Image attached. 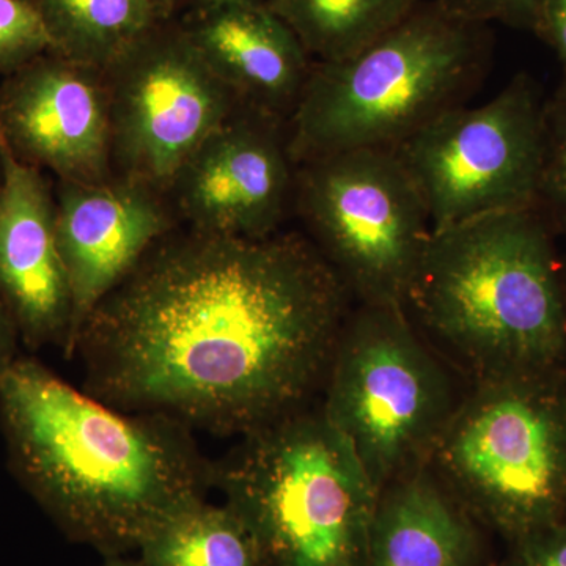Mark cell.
<instances>
[{
	"label": "cell",
	"mask_w": 566,
	"mask_h": 566,
	"mask_svg": "<svg viewBox=\"0 0 566 566\" xmlns=\"http://www.w3.org/2000/svg\"><path fill=\"white\" fill-rule=\"evenodd\" d=\"M354 300L300 232L174 229L82 326L85 392L126 412L248 434L326 381Z\"/></svg>",
	"instance_id": "cell-1"
},
{
	"label": "cell",
	"mask_w": 566,
	"mask_h": 566,
	"mask_svg": "<svg viewBox=\"0 0 566 566\" xmlns=\"http://www.w3.org/2000/svg\"><path fill=\"white\" fill-rule=\"evenodd\" d=\"M0 428L18 482L71 542L106 557L139 549L214 482L186 424L112 408L35 357L0 379Z\"/></svg>",
	"instance_id": "cell-2"
},
{
	"label": "cell",
	"mask_w": 566,
	"mask_h": 566,
	"mask_svg": "<svg viewBox=\"0 0 566 566\" xmlns=\"http://www.w3.org/2000/svg\"><path fill=\"white\" fill-rule=\"evenodd\" d=\"M551 230L542 212L521 210L431 234L403 308L472 385L562 371L564 268Z\"/></svg>",
	"instance_id": "cell-3"
},
{
	"label": "cell",
	"mask_w": 566,
	"mask_h": 566,
	"mask_svg": "<svg viewBox=\"0 0 566 566\" xmlns=\"http://www.w3.org/2000/svg\"><path fill=\"white\" fill-rule=\"evenodd\" d=\"M493 33L434 0L353 57L314 62L286 123L294 166L352 150H389L444 112L463 106L485 80Z\"/></svg>",
	"instance_id": "cell-4"
},
{
	"label": "cell",
	"mask_w": 566,
	"mask_h": 566,
	"mask_svg": "<svg viewBox=\"0 0 566 566\" xmlns=\"http://www.w3.org/2000/svg\"><path fill=\"white\" fill-rule=\"evenodd\" d=\"M214 483L263 566H364L379 493L322 408L244 434Z\"/></svg>",
	"instance_id": "cell-5"
},
{
	"label": "cell",
	"mask_w": 566,
	"mask_h": 566,
	"mask_svg": "<svg viewBox=\"0 0 566 566\" xmlns=\"http://www.w3.org/2000/svg\"><path fill=\"white\" fill-rule=\"evenodd\" d=\"M427 468L475 521L509 539L566 520V378L475 382Z\"/></svg>",
	"instance_id": "cell-6"
},
{
	"label": "cell",
	"mask_w": 566,
	"mask_h": 566,
	"mask_svg": "<svg viewBox=\"0 0 566 566\" xmlns=\"http://www.w3.org/2000/svg\"><path fill=\"white\" fill-rule=\"evenodd\" d=\"M324 389L323 415L378 493L427 465L460 401L403 305L354 304Z\"/></svg>",
	"instance_id": "cell-7"
},
{
	"label": "cell",
	"mask_w": 566,
	"mask_h": 566,
	"mask_svg": "<svg viewBox=\"0 0 566 566\" xmlns=\"http://www.w3.org/2000/svg\"><path fill=\"white\" fill-rule=\"evenodd\" d=\"M294 212L356 304L403 305L430 218L389 150H352L296 166Z\"/></svg>",
	"instance_id": "cell-8"
},
{
	"label": "cell",
	"mask_w": 566,
	"mask_h": 566,
	"mask_svg": "<svg viewBox=\"0 0 566 566\" xmlns=\"http://www.w3.org/2000/svg\"><path fill=\"white\" fill-rule=\"evenodd\" d=\"M546 102L528 74H516L490 102L453 107L395 148L433 233L497 212L536 210Z\"/></svg>",
	"instance_id": "cell-9"
},
{
	"label": "cell",
	"mask_w": 566,
	"mask_h": 566,
	"mask_svg": "<svg viewBox=\"0 0 566 566\" xmlns=\"http://www.w3.org/2000/svg\"><path fill=\"white\" fill-rule=\"evenodd\" d=\"M103 76L114 177L166 197L193 151L241 106L174 18L156 22Z\"/></svg>",
	"instance_id": "cell-10"
},
{
	"label": "cell",
	"mask_w": 566,
	"mask_h": 566,
	"mask_svg": "<svg viewBox=\"0 0 566 566\" xmlns=\"http://www.w3.org/2000/svg\"><path fill=\"white\" fill-rule=\"evenodd\" d=\"M294 186L286 123L240 106L193 151L167 199L182 227L263 238L281 232Z\"/></svg>",
	"instance_id": "cell-11"
},
{
	"label": "cell",
	"mask_w": 566,
	"mask_h": 566,
	"mask_svg": "<svg viewBox=\"0 0 566 566\" xmlns=\"http://www.w3.org/2000/svg\"><path fill=\"white\" fill-rule=\"evenodd\" d=\"M0 137L18 159L51 170L59 181L111 180L103 71L48 52L7 74L0 82Z\"/></svg>",
	"instance_id": "cell-12"
},
{
	"label": "cell",
	"mask_w": 566,
	"mask_h": 566,
	"mask_svg": "<svg viewBox=\"0 0 566 566\" xmlns=\"http://www.w3.org/2000/svg\"><path fill=\"white\" fill-rule=\"evenodd\" d=\"M177 222L169 199L147 186L117 177L93 185L59 181L55 233L73 304L66 357L96 305Z\"/></svg>",
	"instance_id": "cell-13"
},
{
	"label": "cell",
	"mask_w": 566,
	"mask_h": 566,
	"mask_svg": "<svg viewBox=\"0 0 566 566\" xmlns=\"http://www.w3.org/2000/svg\"><path fill=\"white\" fill-rule=\"evenodd\" d=\"M0 300L29 349L69 344L73 304L43 170L0 137Z\"/></svg>",
	"instance_id": "cell-14"
},
{
	"label": "cell",
	"mask_w": 566,
	"mask_h": 566,
	"mask_svg": "<svg viewBox=\"0 0 566 566\" xmlns=\"http://www.w3.org/2000/svg\"><path fill=\"white\" fill-rule=\"evenodd\" d=\"M181 25L241 106L289 123L314 61L266 3L200 7Z\"/></svg>",
	"instance_id": "cell-15"
},
{
	"label": "cell",
	"mask_w": 566,
	"mask_h": 566,
	"mask_svg": "<svg viewBox=\"0 0 566 566\" xmlns=\"http://www.w3.org/2000/svg\"><path fill=\"white\" fill-rule=\"evenodd\" d=\"M475 520L424 465L378 495L364 566H475Z\"/></svg>",
	"instance_id": "cell-16"
},
{
	"label": "cell",
	"mask_w": 566,
	"mask_h": 566,
	"mask_svg": "<svg viewBox=\"0 0 566 566\" xmlns=\"http://www.w3.org/2000/svg\"><path fill=\"white\" fill-rule=\"evenodd\" d=\"M51 52L104 71L163 21L151 0H33Z\"/></svg>",
	"instance_id": "cell-17"
},
{
	"label": "cell",
	"mask_w": 566,
	"mask_h": 566,
	"mask_svg": "<svg viewBox=\"0 0 566 566\" xmlns=\"http://www.w3.org/2000/svg\"><path fill=\"white\" fill-rule=\"evenodd\" d=\"M422 0H266L314 62H338L374 44Z\"/></svg>",
	"instance_id": "cell-18"
},
{
	"label": "cell",
	"mask_w": 566,
	"mask_h": 566,
	"mask_svg": "<svg viewBox=\"0 0 566 566\" xmlns=\"http://www.w3.org/2000/svg\"><path fill=\"white\" fill-rule=\"evenodd\" d=\"M144 566H263L248 528L226 504L182 506L139 549Z\"/></svg>",
	"instance_id": "cell-19"
},
{
	"label": "cell",
	"mask_w": 566,
	"mask_h": 566,
	"mask_svg": "<svg viewBox=\"0 0 566 566\" xmlns=\"http://www.w3.org/2000/svg\"><path fill=\"white\" fill-rule=\"evenodd\" d=\"M536 210L551 229L566 233V102H546V140Z\"/></svg>",
	"instance_id": "cell-20"
},
{
	"label": "cell",
	"mask_w": 566,
	"mask_h": 566,
	"mask_svg": "<svg viewBox=\"0 0 566 566\" xmlns=\"http://www.w3.org/2000/svg\"><path fill=\"white\" fill-rule=\"evenodd\" d=\"M51 52V40L33 0H0V74Z\"/></svg>",
	"instance_id": "cell-21"
},
{
	"label": "cell",
	"mask_w": 566,
	"mask_h": 566,
	"mask_svg": "<svg viewBox=\"0 0 566 566\" xmlns=\"http://www.w3.org/2000/svg\"><path fill=\"white\" fill-rule=\"evenodd\" d=\"M442 10L461 20L502 22L510 28L535 32L543 0H434Z\"/></svg>",
	"instance_id": "cell-22"
},
{
	"label": "cell",
	"mask_w": 566,
	"mask_h": 566,
	"mask_svg": "<svg viewBox=\"0 0 566 566\" xmlns=\"http://www.w3.org/2000/svg\"><path fill=\"white\" fill-rule=\"evenodd\" d=\"M509 543L504 566H566V520Z\"/></svg>",
	"instance_id": "cell-23"
},
{
	"label": "cell",
	"mask_w": 566,
	"mask_h": 566,
	"mask_svg": "<svg viewBox=\"0 0 566 566\" xmlns=\"http://www.w3.org/2000/svg\"><path fill=\"white\" fill-rule=\"evenodd\" d=\"M535 33L556 52L566 77V0H543Z\"/></svg>",
	"instance_id": "cell-24"
},
{
	"label": "cell",
	"mask_w": 566,
	"mask_h": 566,
	"mask_svg": "<svg viewBox=\"0 0 566 566\" xmlns=\"http://www.w3.org/2000/svg\"><path fill=\"white\" fill-rule=\"evenodd\" d=\"M18 340H21L17 323L10 315L9 308L0 300V379L9 371L18 354Z\"/></svg>",
	"instance_id": "cell-25"
},
{
	"label": "cell",
	"mask_w": 566,
	"mask_h": 566,
	"mask_svg": "<svg viewBox=\"0 0 566 566\" xmlns=\"http://www.w3.org/2000/svg\"><path fill=\"white\" fill-rule=\"evenodd\" d=\"M181 0H151L156 13L161 20H172L175 10L180 6Z\"/></svg>",
	"instance_id": "cell-26"
},
{
	"label": "cell",
	"mask_w": 566,
	"mask_h": 566,
	"mask_svg": "<svg viewBox=\"0 0 566 566\" xmlns=\"http://www.w3.org/2000/svg\"><path fill=\"white\" fill-rule=\"evenodd\" d=\"M196 3V9L200 7L221 6V3H233V2H266V0H192Z\"/></svg>",
	"instance_id": "cell-27"
},
{
	"label": "cell",
	"mask_w": 566,
	"mask_h": 566,
	"mask_svg": "<svg viewBox=\"0 0 566 566\" xmlns=\"http://www.w3.org/2000/svg\"><path fill=\"white\" fill-rule=\"evenodd\" d=\"M103 566H144L139 560H128L123 556L117 557H106V562H104Z\"/></svg>",
	"instance_id": "cell-28"
},
{
	"label": "cell",
	"mask_w": 566,
	"mask_h": 566,
	"mask_svg": "<svg viewBox=\"0 0 566 566\" xmlns=\"http://www.w3.org/2000/svg\"><path fill=\"white\" fill-rule=\"evenodd\" d=\"M554 96L565 99L566 102V77H564V81H562L560 87L557 88L556 95Z\"/></svg>",
	"instance_id": "cell-29"
},
{
	"label": "cell",
	"mask_w": 566,
	"mask_h": 566,
	"mask_svg": "<svg viewBox=\"0 0 566 566\" xmlns=\"http://www.w3.org/2000/svg\"><path fill=\"white\" fill-rule=\"evenodd\" d=\"M562 275H564V292H565V303H566V264L564 266V273H562Z\"/></svg>",
	"instance_id": "cell-30"
}]
</instances>
